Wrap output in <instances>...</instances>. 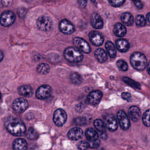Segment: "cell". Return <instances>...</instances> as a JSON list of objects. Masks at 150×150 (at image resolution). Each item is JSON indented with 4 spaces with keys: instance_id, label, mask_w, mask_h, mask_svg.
Listing matches in <instances>:
<instances>
[{
    "instance_id": "obj_1",
    "label": "cell",
    "mask_w": 150,
    "mask_h": 150,
    "mask_svg": "<svg viewBox=\"0 0 150 150\" xmlns=\"http://www.w3.org/2000/svg\"><path fill=\"white\" fill-rule=\"evenodd\" d=\"M5 127L8 131L15 136H22L26 132L25 124L19 118L10 117L5 121Z\"/></svg>"
},
{
    "instance_id": "obj_2",
    "label": "cell",
    "mask_w": 150,
    "mask_h": 150,
    "mask_svg": "<svg viewBox=\"0 0 150 150\" xmlns=\"http://www.w3.org/2000/svg\"><path fill=\"white\" fill-rule=\"evenodd\" d=\"M131 66L136 70L142 71L146 66L147 60L145 56L140 52H134L130 57Z\"/></svg>"
},
{
    "instance_id": "obj_3",
    "label": "cell",
    "mask_w": 150,
    "mask_h": 150,
    "mask_svg": "<svg viewBox=\"0 0 150 150\" xmlns=\"http://www.w3.org/2000/svg\"><path fill=\"white\" fill-rule=\"evenodd\" d=\"M64 58L70 63L80 62L83 56L81 51L76 47H68L63 52Z\"/></svg>"
},
{
    "instance_id": "obj_4",
    "label": "cell",
    "mask_w": 150,
    "mask_h": 150,
    "mask_svg": "<svg viewBox=\"0 0 150 150\" xmlns=\"http://www.w3.org/2000/svg\"><path fill=\"white\" fill-rule=\"evenodd\" d=\"M15 15L10 11L4 12L0 16V23L4 26H9L15 21Z\"/></svg>"
},
{
    "instance_id": "obj_5",
    "label": "cell",
    "mask_w": 150,
    "mask_h": 150,
    "mask_svg": "<svg viewBox=\"0 0 150 150\" xmlns=\"http://www.w3.org/2000/svg\"><path fill=\"white\" fill-rule=\"evenodd\" d=\"M38 28L42 31L49 30L52 26V19L46 16H40L36 21Z\"/></svg>"
},
{
    "instance_id": "obj_6",
    "label": "cell",
    "mask_w": 150,
    "mask_h": 150,
    "mask_svg": "<svg viewBox=\"0 0 150 150\" xmlns=\"http://www.w3.org/2000/svg\"><path fill=\"white\" fill-rule=\"evenodd\" d=\"M73 43L75 47L85 53H89L91 52V47L89 44L83 39L76 37L73 39Z\"/></svg>"
},
{
    "instance_id": "obj_7",
    "label": "cell",
    "mask_w": 150,
    "mask_h": 150,
    "mask_svg": "<svg viewBox=\"0 0 150 150\" xmlns=\"http://www.w3.org/2000/svg\"><path fill=\"white\" fill-rule=\"evenodd\" d=\"M53 122L58 127H61L64 124L67 120V114L62 109H57L53 114Z\"/></svg>"
},
{
    "instance_id": "obj_8",
    "label": "cell",
    "mask_w": 150,
    "mask_h": 150,
    "mask_svg": "<svg viewBox=\"0 0 150 150\" xmlns=\"http://www.w3.org/2000/svg\"><path fill=\"white\" fill-rule=\"evenodd\" d=\"M52 93V88L46 84L40 86L36 92V97L38 99L45 100L49 98Z\"/></svg>"
},
{
    "instance_id": "obj_9",
    "label": "cell",
    "mask_w": 150,
    "mask_h": 150,
    "mask_svg": "<svg viewBox=\"0 0 150 150\" xmlns=\"http://www.w3.org/2000/svg\"><path fill=\"white\" fill-rule=\"evenodd\" d=\"M103 93L100 90H94L91 91L87 97L86 102L92 105H97L101 100Z\"/></svg>"
},
{
    "instance_id": "obj_10",
    "label": "cell",
    "mask_w": 150,
    "mask_h": 150,
    "mask_svg": "<svg viewBox=\"0 0 150 150\" xmlns=\"http://www.w3.org/2000/svg\"><path fill=\"white\" fill-rule=\"evenodd\" d=\"M28 107V102L26 100L23 98H18L15 99L12 104L13 110L17 112H22L26 110Z\"/></svg>"
},
{
    "instance_id": "obj_11",
    "label": "cell",
    "mask_w": 150,
    "mask_h": 150,
    "mask_svg": "<svg viewBox=\"0 0 150 150\" xmlns=\"http://www.w3.org/2000/svg\"><path fill=\"white\" fill-rule=\"evenodd\" d=\"M93 124L98 132V137L102 139H105L107 138V135L104 122L100 119H96L94 120Z\"/></svg>"
},
{
    "instance_id": "obj_12",
    "label": "cell",
    "mask_w": 150,
    "mask_h": 150,
    "mask_svg": "<svg viewBox=\"0 0 150 150\" xmlns=\"http://www.w3.org/2000/svg\"><path fill=\"white\" fill-rule=\"evenodd\" d=\"M117 116L121 128L124 130L128 129L130 127V121L125 112L122 110H120L118 111Z\"/></svg>"
},
{
    "instance_id": "obj_13",
    "label": "cell",
    "mask_w": 150,
    "mask_h": 150,
    "mask_svg": "<svg viewBox=\"0 0 150 150\" xmlns=\"http://www.w3.org/2000/svg\"><path fill=\"white\" fill-rule=\"evenodd\" d=\"M105 127L111 132L116 131L118 128L117 121L115 117L111 114H108L104 117V121Z\"/></svg>"
},
{
    "instance_id": "obj_14",
    "label": "cell",
    "mask_w": 150,
    "mask_h": 150,
    "mask_svg": "<svg viewBox=\"0 0 150 150\" xmlns=\"http://www.w3.org/2000/svg\"><path fill=\"white\" fill-rule=\"evenodd\" d=\"M59 29L64 34H71L74 31L73 25L67 19H63L59 23Z\"/></svg>"
},
{
    "instance_id": "obj_15",
    "label": "cell",
    "mask_w": 150,
    "mask_h": 150,
    "mask_svg": "<svg viewBox=\"0 0 150 150\" xmlns=\"http://www.w3.org/2000/svg\"><path fill=\"white\" fill-rule=\"evenodd\" d=\"M89 39L90 42L95 46H99L101 45L104 42V38L103 35L97 31H91L90 32Z\"/></svg>"
},
{
    "instance_id": "obj_16",
    "label": "cell",
    "mask_w": 150,
    "mask_h": 150,
    "mask_svg": "<svg viewBox=\"0 0 150 150\" xmlns=\"http://www.w3.org/2000/svg\"><path fill=\"white\" fill-rule=\"evenodd\" d=\"M83 135V130L79 127H74L69 130L67 133L68 137L74 141L80 139Z\"/></svg>"
},
{
    "instance_id": "obj_17",
    "label": "cell",
    "mask_w": 150,
    "mask_h": 150,
    "mask_svg": "<svg viewBox=\"0 0 150 150\" xmlns=\"http://www.w3.org/2000/svg\"><path fill=\"white\" fill-rule=\"evenodd\" d=\"M91 24L94 28L101 29L103 27V21L97 13H93L91 16Z\"/></svg>"
},
{
    "instance_id": "obj_18",
    "label": "cell",
    "mask_w": 150,
    "mask_h": 150,
    "mask_svg": "<svg viewBox=\"0 0 150 150\" xmlns=\"http://www.w3.org/2000/svg\"><path fill=\"white\" fill-rule=\"evenodd\" d=\"M117 49L121 52H126L129 49V42L124 39H118L115 42Z\"/></svg>"
},
{
    "instance_id": "obj_19",
    "label": "cell",
    "mask_w": 150,
    "mask_h": 150,
    "mask_svg": "<svg viewBox=\"0 0 150 150\" xmlns=\"http://www.w3.org/2000/svg\"><path fill=\"white\" fill-rule=\"evenodd\" d=\"M128 115L131 120L134 122L138 121L140 117V110L135 105L131 106L128 110Z\"/></svg>"
},
{
    "instance_id": "obj_20",
    "label": "cell",
    "mask_w": 150,
    "mask_h": 150,
    "mask_svg": "<svg viewBox=\"0 0 150 150\" xmlns=\"http://www.w3.org/2000/svg\"><path fill=\"white\" fill-rule=\"evenodd\" d=\"M18 93L22 96L29 97L33 95V90L32 87L29 85H23L18 88Z\"/></svg>"
},
{
    "instance_id": "obj_21",
    "label": "cell",
    "mask_w": 150,
    "mask_h": 150,
    "mask_svg": "<svg viewBox=\"0 0 150 150\" xmlns=\"http://www.w3.org/2000/svg\"><path fill=\"white\" fill-rule=\"evenodd\" d=\"M114 33L118 37H123L127 33V29L125 27L120 23H116L113 29Z\"/></svg>"
},
{
    "instance_id": "obj_22",
    "label": "cell",
    "mask_w": 150,
    "mask_h": 150,
    "mask_svg": "<svg viewBox=\"0 0 150 150\" xmlns=\"http://www.w3.org/2000/svg\"><path fill=\"white\" fill-rule=\"evenodd\" d=\"M94 55L97 60L100 63H104L107 60V54L103 49L98 48L96 49Z\"/></svg>"
},
{
    "instance_id": "obj_23",
    "label": "cell",
    "mask_w": 150,
    "mask_h": 150,
    "mask_svg": "<svg viewBox=\"0 0 150 150\" xmlns=\"http://www.w3.org/2000/svg\"><path fill=\"white\" fill-rule=\"evenodd\" d=\"M13 148L15 150L26 149L27 148V142L24 139L18 138L13 143Z\"/></svg>"
},
{
    "instance_id": "obj_24",
    "label": "cell",
    "mask_w": 150,
    "mask_h": 150,
    "mask_svg": "<svg viewBox=\"0 0 150 150\" xmlns=\"http://www.w3.org/2000/svg\"><path fill=\"white\" fill-rule=\"evenodd\" d=\"M86 137L88 141H94L98 139V134L97 131L92 128H87L85 132Z\"/></svg>"
},
{
    "instance_id": "obj_25",
    "label": "cell",
    "mask_w": 150,
    "mask_h": 150,
    "mask_svg": "<svg viewBox=\"0 0 150 150\" xmlns=\"http://www.w3.org/2000/svg\"><path fill=\"white\" fill-rule=\"evenodd\" d=\"M122 22L127 26H132L134 23V18L129 12H124L121 16Z\"/></svg>"
},
{
    "instance_id": "obj_26",
    "label": "cell",
    "mask_w": 150,
    "mask_h": 150,
    "mask_svg": "<svg viewBox=\"0 0 150 150\" xmlns=\"http://www.w3.org/2000/svg\"><path fill=\"white\" fill-rule=\"evenodd\" d=\"M105 47L109 56L111 58L115 57L116 49L114 45L111 41H107L105 44Z\"/></svg>"
},
{
    "instance_id": "obj_27",
    "label": "cell",
    "mask_w": 150,
    "mask_h": 150,
    "mask_svg": "<svg viewBox=\"0 0 150 150\" xmlns=\"http://www.w3.org/2000/svg\"><path fill=\"white\" fill-rule=\"evenodd\" d=\"M122 81L129 86L130 87L135 88V89H140L141 88V85L138 82L134 81V80L128 77H124L122 78Z\"/></svg>"
},
{
    "instance_id": "obj_28",
    "label": "cell",
    "mask_w": 150,
    "mask_h": 150,
    "mask_svg": "<svg viewBox=\"0 0 150 150\" xmlns=\"http://www.w3.org/2000/svg\"><path fill=\"white\" fill-rule=\"evenodd\" d=\"M49 66L46 63H40L37 67V71L39 73L42 74H46L49 72Z\"/></svg>"
},
{
    "instance_id": "obj_29",
    "label": "cell",
    "mask_w": 150,
    "mask_h": 150,
    "mask_svg": "<svg viewBox=\"0 0 150 150\" xmlns=\"http://www.w3.org/2000/svg\"><path fill=\"white\" fill-rule=\"evenodd\" d=\"M26 136L29 139L33 140L38 137V134L33 127H30L26 132Z\"/></svg>"
},
{
    "instance_id": "obj_30",
    "label": "cell",
    "mask_w": 150,
    "mask_h": 150,
    "mask_svg": "<svg viewBox=\"0 0 150 150\" xmlns=\"http://www.w3.org/2000/svg\"><path fill=\"white\" fill-rule=\"evenodd\" d=\"M70 79L71 83L74 84H80L82 82V78L81 76L77 73H73L71 74Z\"/></svg>"
},
{
    "instance_id": "obj_31",
    "label": "cell",
    "mask_w": 150,
    "mask_h": 150,
    "mask_svg": "<svg viewBox=\"0 0 150 150\" xmlns=\"http://www.w3.org/2000/svg\"><path fill=\"white\" fill-rule=\"evenodd\" d=\"M142 122L146 127H150V109L147 110L142 115Z\"/></svg>"
},
{
    "instance_id": "obj_32",
    "label": "cell",
    "mask_w": 150,
    "mask_h": 150,
    "mask_svg": "<svg viewBox=\"0 0 150 150\" xmlns=\"http://www.w3.org/2000/svg\"><path fill=\"white\" fill-rule=\"evenodd\" d=\"M135 24L138 26H144L146 25V19L144 16L138 15L135 18Z\"/></svg>"
},
{
    "instance_id": "obj_33",
    "label": "cell",
    "mask_w": 150,
    "mask_h": 150,
    "mask_svg": "<svg viewBox=\"0 0 150 150\" xmlns=\"http://www.w3.org/2000/svg\"><path fill=\"white\" fill-rule=\"evenodd\" d=\"M117 66L118 69L120 70L121 71H125L128 70L127 63L123 60H118L117 62Z\"/></svg>"
},
{
    "instance_id": "obj_34",
    "label": "cell",
    "mask_w": 150,
    "mask_h": 150,
    "mask_svg": "<svg viewBox=\"0 0 150 150\" xmlns=\"http://www.w3.org/2000/svg\"><path fill=\"white\" fill-rule=\"evenodd\" d=\"M125 0H108L110 4L114 7H119L121 6Z\"/></svg>"
},
{
    "instance_id": "obj_35",
    "label": "cell",
    "mask_w": 150,
    "mask_h": 150,
    "mask_svg": "<svg viewBox=\"0 0 150 150\" xmlns=\"http://www.w3.org/2000/svg\"><path fill=\"white\" fill-rule=\"evenodd\" d=\"M87 119L84 117H79V118H77L75 119L74 121V124L76 125H84L87 124Z\"/></svg>"
},
{
    "instance_id": "obj_36",
    "label": "cell",
    "mask_w": 150,
    "mask_h": 150,
    "mask_svg": "<svg viewBox=\"0 0 150 150\" xmlns=\"http://www.w3.org/2000/svg\"><path fill=\"white\" fill-rule=\"evenodd\" d=\"M88 142L89 144V148H97L99 146L100 144V141L98 139L94 141H88Z\"/></svg>"
},
{
    "instance_id": "obj_37",
    "label": "cell",
    "mask_w": 150,
    "mask_h": 150,
    "mask_svg": "<svg viewBox=\"0 0 150 150\" xmlns=\"http://www.w3.org/2000/svg\"><path fill=\"white\" fill-rule=\"evenodd\" d=\"M89 148V144L88 142L87 141H80L79 144H78V148L79 149H87Z\"/></svg>"
},
{
    "instance_id": "obj_38",
    "label": "cell",
    "mask_w": 150,
    "mask_h": 150,
    "mask_svg": "<svg viewBox=\"0 0 150 150\" xmlns=\"http://www.w3.org/2000/svg\"><path fill=\"white\" fill-rule=\"evenodd\" d=\"M121 97L127 101H130L131 100V95L129 93L124 92L121 94Z\"/></svg>"
},
{
    "instance_id": "obj_39",
    "label": "cell",
    "mask_w": 150,
    "mask_h": 150,
    "mask_svg": "<svg viewBox=\"0 0 150 150\" xmlns=\"http://www.w3.org/2000/svg\"><path fill=\"white\" fill-rule=\"evenodd\" d=\"M132 1L138 9H141L143 8V4L141 1V0H132Z\"/></svg>"
},
{
    "instance_id": "obj_40",
    "label": "cell",
    "mask_w": 150,
    "mask_h": 150,
    "mask_svg": "<svg viewBox=\"0 0 150 150\" xmlns=\"http://www.w3.org/2000/svg\"><path fill=\"white\" fill-rule=\"evenodd\" d=\"M26 9L24 8H20L18 11V15L21 18H23L25 16V15H26Z\"/></svg>"
},
{
    "instance_id": "obj_41",
    "label": "cell",
    "mask_w": 150,
    "mask_h": 150,
    "mask_svg": "<svg viewBox=\"0 0 150 150\" xmlns=\"http://www.w3.org/2000/svg\"><path fill=\"white\" fill-rule=\"evenodd\" d=\"M87 0H78V4L81 8H85L87 5Z\"/></svg>"
},
{
    "instance_id": "obj_42",
    "label": "cell",
    "mask_w": 150,
    "mask_h": 150,
    "mask_svg": "<svg viewBox=\"0 0 150 150\" xmlns=\"http://www.w3.org/2000/svg\"><path fill=\"white\" fill-rule=\"evenodd\" d=\"M1 1H2V4L4 6H8L12 4L13 0H1Z\"/></svg>"
},
{
    "instance_id": "obj_43",
    "label": "cell",
    "mask_w": 150,
    "mask_h": 150,
    "mask_svg": "<svg viewBox=\"0 0 150 150\" xmlns=\"http://www.w3.org/2000/svg\"><path fill=\"white\" fill-rule=\"evenodd\" d=\"M147 71H148V74L150 75V62L148 63V64L147 65Z\"/></svg>"
},
{
    "instance_id": "obj_44",
    "label": "cell",
    "mask_w": 150,
    "mask_h": 150,
    "mask_svg": "<svg viewBox=\"0 0 150 150\" xmlns=\"http://www.w3.org/2000/svg\"><path fill=\"white\" fill-rule=\"evenodd\" d=\"M146 19L148 20V21L149 22H150V12H149V13H148L146 14Z\"/></svg>"
},
{
    "instance_id": "obj_45",
    "label": "cell",
    "mask_w": 150,
    "mask_h": 150,
    "mask_svg": "<svg viewBox=\"0 0 150 150\" xmlns=\"http://www.w3.org/2000/svg\"><path fill=\"white\" fill-rule=\"evenodd\" d=\"M3 57H4V55H3L2 53L0 51V62L3 59Z\"/></svg>"
},
{
    "instance_id": "obj_46",
    "label": "cell",
    "mask_w": 150,
    "mask_h": 150,
    "mask_svg": "<svg viewBox=\"0 0 150 150\" xmlns=\"http://www.w3.org/2000/svg\"><path fill=\"white\" fill-rule=\"evenodd\" d=\"M91 1L93 2H94L96 1V0H91Z\"/></svg>"
},
{
    "instance_id": "obj_47",
    "label": "cell",
    "mask_w": 150,
    "mask_h": 150,
    "mask_svg": "<svg viewBox=\"0 0 150 150\" xmlns=\"http://www.w3.org/2000/svg\"><path fill=\"white\" fill-rule=\"evenodd\" d=\"M1 93H0V98H1Z\"/></svg>"
}]
</instances>
